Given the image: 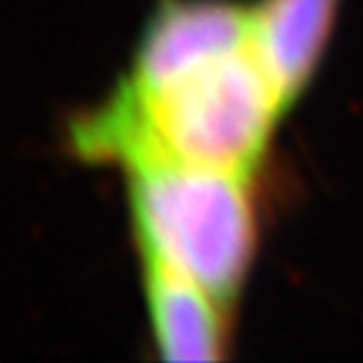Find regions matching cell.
<instances>
[{
    "label": "cell",
    "instance_id": "cell-4",
    "mask_svg": "<svg viewBox=\"0 0 363 363\" xmlns=\"http://www.w3.org/2000/svg\"><path fill=\"white\" fill-rule=\"evenodd\" d=\"M338 8L340 0H257L250 6L252 51L288 108L311 84Z\"/></svg>",
    "mask_w": 363,
    "mask_h": 363
},
{
    "label": "cell",
    "instance_id": "cell-3",
    "mask_svg": "<svg viewBox=\"0 0 363 363\" xmlns=\"http://www.w3.org/2000/svg\"><path fill=\"white\" fill-rule=\"evenodd\" d=\"M250 43V6L230 0H162L121 84L136 94H152Z\"/></svg>",
    "mask_w": 363,
    "mask_h": 363
},
{
    "label": "cell",
    "instance_id": "cell-5",
    "mask_svg": "<svg viewBox=\"0 0 363 363\" xmlns=\"http://www.w3.org/2000/svg\"><path fill=\"white\" fill-rule=\"evenodd\" d=\"M142 280L159 356L172 363H210L225 356L227 306L154 260H142Z\"/></svg>",
    "mask_w": 363,
    "mask_h": 363
},
{
    "label": "cell",
    "instance_id": "cell-1",
    "mask_svg": "<svg viewBox=\"0 0 363 363\" xmlns=\"http://www.w3.org/2000/svg\"><path fill=\"white\" fill-rule=\"evenodd\" d=\"M288 111L252 43L152 94L124 84L68 126L86 162L131 167L152 159L255 174L272 129Z\"/></svg>",
    "mask_w": 363,
    "mask_h": 363
},
{
    "label": "cell",
    "instance_id": "cell-2",
    "mask_svg": "<svg viewBox=\"0 0 363 363\" xmlns=\"http://www.w3.org/2000/svg\"><path fill=\"white\" fill-rule=\"evenodd\" d=\"M124 172L139 257L235 306L257 250L252 177L169 159Z\"/></svg>",
    "mask_w": 363,
    "mask_h": 363
}]
</instances>
